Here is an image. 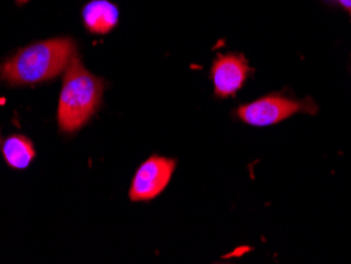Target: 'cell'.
I'll return each mask as SVG.
<instances>
[{"mask_svg": "<svg viewBox=\"0 0 351 264\" xmlns=\"http://www.w3.org/2000/svg\"><path fill=\"white\" fill-rule=\"evenodd\" d=\"M2 151L5 162H7L8 167L14 169L27 168L35 158L34 144L24 134H13V136H10L5 141Z\"/></svg>", "mask_w": 351, "mask_h": 264, "instance_id": "7", "label": "cell"}, {"mask_svg": "<svg viewBox=\"0 0 351 264\" xmlns=\"http://www.w3.org/2000/svg\"><path fill=\"white\" fill-rule=\"evenodd\" d=\"M335 3L340 5V7H342L351 16V0H335Z\"/></svg>", "mask_w": 351, "mask_h": 264, "instance_id": "8", "label": "cell"}, {"mask_svg": "<svg viewBox=\"0 0 351 264\" xmlns=\"http://www.w3.org/2000/svg\"><path fill=\"white\" fill-rule=\"evenodd\" d=\"M103 92L105 81L86 70L76 54L66 67L59 97L58 122L60 132L70 134L86 125L100 108Z\"/></svg>", "mask_w": 351, "mask_h": 264, "instance_id": "2", "label": "cell"}, {"mask_svg": "<svg viewBox=\"0 0 351 264\" xmlns=\"http://www.w3.org/2000/svg\"><path fill=\"white\" fill-rule=\"evenodd\" d=\"M76 53L71 38H51L19 49L0 65V80L8 86H35L66 70Z\"/></svg>", "mask_w": 351, "mask_h": 264, "instance_id": "1", "label": "cell"}, {"mask_svg": "<svg viewBox=\"0 0 351 264\" xmlns=\"http://www.w3.org/2000/svg\"><path fill=\"white\" fill-rule=\"evenodd\" d=\"M16 2H18V3H21V5H23V3H27L29 0H16Z\"/></svg>", "mask_w": 351, "mask_h": 264, "instance_id": "9", "label": "cell"}, {"mask_svg": "<svg viewBox=\"0 0 351 264\" xmlns=\"http://www.w3.org/2000/svg\"><path fill=\"white\" fill-rule=\"evenodd\" d=\"M315 114L317 105L312 98L296 100L280 94L265 95L255 101L247 103L237 108L236 116L242 122L252 127H269L280 123L296 114Z\"/></svg>", "mask_w": 351, "mask_h": 264, "instance_id": "3", "label": "cell"}, {"mask_svg": "<svg viewBox=\"0 0 351 264\" xmlns=\"http://www.w3.org/2000/svg\"><path fill=\"white\" fill-rule=\"evenodd\" d=\"M82 21L90 34L106 35L119 23V10L108 0H92L82 10Z\"/></svg>", "mask_w": 351, "mask_h": 264, "instance_id": "6", "label": "cell"}, {"mask_svg": "<svg viewBox=\"0 0 351 264\" xmlns=\"http://www.w3.org/2000/svg\"><path fill=\"white\" fill-rule=\"evenodd\" d=\"M176 167H178V162L174 158L160 157V155L149 157L133 176L128 198L133 203L156 200L171 182Z\"/></svg>", "mask_w": 351, "mask_h": 264, "instance_id": "4", "label": "cell"}, {"mask_svg": "<svg viewBox=\"0 0 351 264\" xmlns=\"http://www.w3.org/2000/svg\"><path fill=\"white\" fill-rule=\"evenodd\" d=\"M250 65L242 54H220L210 69V80L214 82V95L228 98L236 95L250 76Z\"/></svg>", "mask_w": 351, "mask_h": 264, "instance_id": "5", "label": "cell"}]
</instances>
